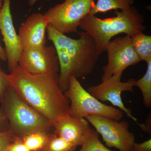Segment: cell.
Masks as SVG:
<instances>
[{"label":"cell","instance_id":"d4e9b609","mask_svg":"<svg viewBox=\"0 0 151 151\" xmlns=\"http://www.w3.org/2000/svg\"><path fill=\"white\" fill-rule=\"evenodd\" d=\"M0 60L3 61H6L7 60L5 49L2 47L1 42H0Z\"/></svg>","mask_w":151,"mask_h":151},{"label":"cell","instance_id":"e0dca14e","mask_svg":"<svg viewBox=\"0 0 151 151\" xmlns=\"http://www.w3.org/2000/svg\"><path fill=\"white\" fill-rule=\"evenodd\" d=\"M98 134L95 130L91 128L78 151H113L103 145Z\"/></svg>","mask_w":151,"mask_h":151},{"label":"cell","instance_id":"8fae6325","mask_svg":"<svg viewBox=\"0 0 151 151\" xmlns=\"http://www.w3.org/2000/svg\"><path fill=\"white\" fill-rule=\"evenodd\" d=\"M12 0H4L0 12V31L5 45L6 61L10 71L18 65L23 51L18 35L14 26L11 10Z\"/></svg>","mask_w":151,"mask_h":151},{"label":"cell","instance_id":"ba28073f","mask_svg":"<svg viewBox=\"0 0 151 151\" xmlns=\"http://www.w3.org/2000/svg\"><path fill=\"white\" fill-rule=\"evenodd\" d=\"M106 51L108 52V63L103 68L102 81L113 76H122L126 68L141 61L132 45L129 35L111 40L106 47Z\"/></svg>","mask_w":151,"mask_h":151},{"label":"cell","instance_id":"44dd1931","mask_svg":"<svg viewBox=\"0 0 151 151\" xmlns=\"http://www.w3.org/2000/svg\"><path fill=\"white\" fill-rule=\"evenodd\" d=\"M6 75L7 73L3 70L0 63V103L10 86Z\"/></svg>","mask_w":151,"mask_h":151},{"label":"cell","instance_id":"ffe728a7","mask_svg":"<svg viewBox=\"0 0 151 151\" xmlns=\"http://www.w3.org/2000/svg\"><path fill=\"white\" fill-rule=\"evenodd\" d=\"M16 136L10 129L0 134V151H6L9 146L16 139Z\"/></svg>","mask_w":151,"mask_h":151},{"label":"cell","instance_id":"52a82bcc","mask_svg":"<svg viewBox=\"0 0 151 151\" xmlns=\"http://www.w3.org/2000/svg\"><path fill=\"white\" fill-rule=\"evenodd\" d=\"M102 136L108 147L120 151H129L135 142L134 134L129 129L127 121H120L99 116H88L85 118Z\"/></svg>","mask_w":151,"mask_h":151},{"label":"cell","instance_id":"2e32d148","mask_svg":"<svg viewBox=\"0 0 151 151\" xmlns=\"http://www.w3.org/2000/svg\"><path fill=\"white\" fill-rule=\"evenodd\" d=\"M147 69L143 77L136 80L135 86L141 90L143 103L147 108L151 107V59L147 62Z\"/></svg>","mask_w":151,"mask_h":151},{"label":"cell","instance_id":"484cf974","mask_svg":"<svg viewBox=\"0 0 151 151\" xmlns=\"http://www.w3.org/2000/svg\"><path fill=\"white\" fill-rule=\"evenodd\" d=\"M37 1V0H29L28 2L30 6H33Z\"/></svg>","mask_w":151,"mask_h":151},{"label":"cell","instance_id":"cb8c5ba5","mask_svg":"<svg viewBox=\"0 0 151 151\" xmlns=\"http://www.w3.org/2000/svg\"><path fill=\"white\" fill-rule=\"evenodd\" d=\"M9 129V125L7 119L3 111L0 108V134Z\"/></svg>","mask_w":151,"mask_h":151},{"label":"cell","instance_id":"7402d4cb","mask_svg":"<svg viewBox=\"0 0 151 151\" xmlns=\"http://www.w3.org/2000/svg\"><path fill=\"white\" fill-rule=\"evenodd\" d=\"M129 151H151V139L140 143L135 142Z\"/></svg>","mask_w":151,"mask_h":151},{"label":"cell","instance_id":"9a60e30c","mask_svg":"<svg viewBox=\"0 0 151 151\" xmlns=\"http://www.w3.org/2000/svg\"><path fill=\"white\" fill-rule=\"evenodd\" d=\"M131 41L134 50L141 60L147 63L151 59V36L143 32L131 36Z\"/></svg>","mask_w":151,"mask_h":151},{"label":"cell","instance_id":"7a4b0ae2","mask_svg":"<svg viewBox=\"0 0 151 151\" xmlns=\"http://www.w3.org/2000/svg\"><path fill=\"white\" fill-rule=\"evenodd\" d=\"M47 38L53 43L59 64L58 80L63 92L67 89L69 77L81 78L93 72L99 56L93 38L84 31L77 39L71 38L48 25Z\"/></svg>","mask_w":151,"mask_h":151},{"label":"cell","instance_id":"ac0fdd59","mask_svg":"<svg viewBox=\"0 0 151 151\" xmlns=\"http://www.w3.org/2000/svg\"><path fill=\"white\" fill-rule=\"evenodd\" d=\"M49 137L48 133L38 132L32 133L22 138V141L30 151H37L43 149Z\"/></svg>","mask_w":151,"mask_h":151},{"label":"cell","instance_id":"5b68a950","mask_svg":"<svg viewBox=\"0 0 151 151\" xmlns=\"http://www.w3.org/2000/svg\"><path fill=\"white\" fill-rule=\"evenodd\" d=\"M70 102V116L84 118L99 116L120 121L124 113L119 108L105 105L85 90L75 76L69 77L67 89L64 92Z\"/></svg>","mask_w":151,"mask_h":151},{"label":"cell","instance_id":"4316f807","mask_svg":"<svg viewBox=\"0 0 151 151\" xmlns=\"http://www.w3.org/2000/svg\"><path fill=\"white\" fill-rule=\"evenodd\" d=\"M3 1H4V0H0V12L1 9L2 7Z\"/></svg>","mask_w":151,"mask_h":151},{"label":"cell","instance_id":"6da1fadb","mask_svg":"<svg viewBox=\"0 0 151 151\" xmlns=\"http://www.w3.org/2000/svg\"><path fill=\"white\" fill-rule=\"evenodd\" d=\"M6 76L17 94L52 127L61 117L70 115V105L60 86L58 73L32 74L17 66Z\"/></svg>","mask_w":151,"mask_h":151},{"label":"cell","instance_id":"603a6c76","mask_svg":"<svg viewBox=\"0 0 151 151\" xmlns=\"http://www.w3.org/2000/svg\"><path fill=\"white\" fill-rule=\"evenodd\" d=\"M6 151H30L23 142L17 138L9 146Z\"/></svg>","mask_w":151,"mask_h":151},{"label":"cell","instance_id":"4fadbf2b","mask_svg":"<svg viewBox=\"0 0 151 151\" xmlns=\"http://www.w3.org/2000/svg\"><path fill=\"white\" fill-rule=\"evenodd\" d=\"M53 128L55 134L76 147L81 145L91 129L86 119L74 118L70 115L58 119Z\"/></svg>","mask_w":151,"mask_h":151},{"label":"cell","instance_id":"277c9868","mask_svg":"<svg viewBox=\"0 0 151 151\" xmlns=\"http://www.w3.org/2000/svg\"><path fill=\"white\" fill-rule=\"evenodd\" d=\"M1 103L9 129L20 137L38 132L48 133L53 128L43 115L23 100L10 86Z\"/></svg>","mask_w":151,"mask_h":151},{"label":"cell","instance_id":"3957f363","mask_svg":"<svg viewBox=\"0 0 151 151\" xmlns=\"http://www.w3.org/2000/svg\"><path fill=\"white\" fill-rule=\"evenodd\" d=\"M115 16L100 19L89 14L81 21L80 27L91 36L95 42L98 56L106 51L111 39L120 34L132 36L146 29L144 19L132 6L127 10H116Z\"/></svg>","mask_w":151,"mask_h":151},{"label":"cell","instance_id":"7c38bea8","mask_svg":"<svg viewBox=\"0 0 151 151\" xmlns=\"http://www.w3.org/2000/svg\"><path fill=\"white\" fill-rule=\"evenodd\" d=\"M49 25L44 15L35 13L22 24L18 33L23 50L46 46V32Z\"/></svg>","mask_w":151,"mask_h":151},{"label":"cell","instance_id":"8992f818","mask_svg":"<svg viewBox=\"0 0 151 151\" xmlns=\"http://www.w3.org/2000/svg\"><path fill=\"white\" fill-rule=\"evenodd\" d=\"M95 5L94 0H65L50 8L44 15L49 25L65 34L78 32L82 20Z\"/></svg>","mask_w":151,"mask_h":151},{"label":"cell","instance_id":"30bf717a","mask_svg":"<svg viewBox=\"0 0 151 151\" xmlns=\"http://www.w3.org/2000/svg\"><path fill=\"white\" fill-rule=\"evenodd\" d=\"M19 67L34 74L58 73L59 64L54 46H44L23 50Z\"/></svg>","mask_w":151,"mask_h":151},{"label":"cell","instance_id":"5bb4252c","mask_svg":"<svg viewBox=\"0 0 151 151\" xmlns=\"http://www.w3.org/2000/svg\"><path fill=\"white\" fill-rule=\"evenodd\" d=\"M133 4V0H97L89 14L95 15L100 13H105L113 10H127L132 7Z\"/></svg>","mask_w":151,"mask_h":151},{"label":"cell","instance_id":"d6986e66","mask_svg":"<svg viewBox=\"0 0 151 151\" xmlns=\"http://www.w3.org/2000/svg\"><path fill=\"white\" fill-rule=\"evenodd\" d=\"M76 147L54 133L49 135L43 149L44 151H73Z\"/></svg>","mask_w":151,"mask_h":151},{"label":"cell","instance_id":"9c48e42d","mask_svg":"<svg viewBox=\"0 0 151 151\" xmlns=\"http://www.w3.org/2000/svg\"><path fill=\"white\" fill-rule=\"evenodd\" d=\"M122 77L113 76L98 85L90 86L87 91L101 102H110L113 106L123 111L141 128L142 124L138 123L137 119L132 115V111L125 106L122 97L123 92H134L136 80L134 78H130L127 81H122Z\"/></svg>","mask_w":151,"mask_h":151}]
</instances>
